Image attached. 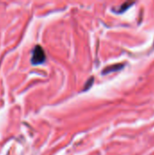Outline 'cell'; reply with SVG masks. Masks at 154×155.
I'll return each mask as SVG.
<instances>
[{"label":"cell","mask_w":154,"mask_h":155,"mask_svg":"<svg viewBox=\"0 0 154 155\" xmlns=\"http://www.w3.org/2000/svg\"><path fill=\"white\" fill-rule=\"evenodd\" d=\"M46 55L43 49V47L39 45H36L32 50V57H31V64L33 65H39L45 62Z\"/></svg>","instance_id":"6da1fadb"},{"label":"cell","mask_w":154,"mask_h":155,"mask_svg":"<svg viewBox=\"0 0 154 155\" xmlns=\"http://www.w3.org/2000/svg\"><path fill=\"white\" fill-rule=\"evenodd\" d=\"M123 67V64H113V65H110V66H107V67H105V68L103 70L102 74H109V73H112V72L119 71V70H121Z\"/></svg>","instance_id":"7a4b0ae2"},{"label":"cell","mask_w":154,"mask_h":155,"mask_svg":"<svg viewBox=\"0 0 154 155\" xmlns=\"http://www.w3.org/2000/svg\"><path fill=\"white\" fill-rule=\"evenodd\" d=\"M132 5H133V2H126V3H124V4H123L120 7H121V9L118 11V13H123V11H125V10H127Z\"/></svg>","instance_id":"3957f363"}]
</instances>
